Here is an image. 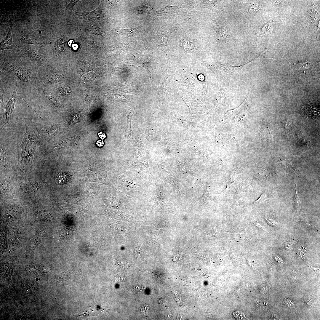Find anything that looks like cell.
I'll use <instances>...</instances> for the list:
<instances>
[{"instance_id": "cell-3", "label": "cell", "mask_w": 320, "mask_h": 320, "mask_svg": "<svg viewBox=\"0 0 320 320\" xmlns=\"http://www.w3.org/2000/svg\"><path fill=\"white\" fill-rule=\"evenodd\" d=\"M17 90L16 88H14L12 94L7 102L1 121V130L7 129L13 124V112L15 103L18 97H20L17 95Z\"/></svg>"}, {"instance_id": "cell-21", "label": "cell", "mask_w": 320, "mask_h": 320, "mask_svg": "<svg viewBox=\"0 0 320 320\" xmlns=\"http://www.w3.org/2000/svg\"><path fill=\"white\" fill-rule=\"evenodd\" d=\"M285 304H287L288 306H293L294 307L295 304L293 302L291 301V300L285 298Z\"/></svg>"}, {"instance_id": "cell-16", "label": "cell", "mask_w": 320, "mask_h": 320, "mask_svg": "<svg viewBox=\"0 0 320 320\" xmlns=\"http://www.w3.org/2000/svg\"><path fill=\"white\" fill-rule=\"evenodd\" d=\"M78 1V0L71 1L65 9L64 11L65 12L67 11L68 12L71 13L73 10L74 6Z\"/></svg>"}, {"instance_id": "cell-23", "label": "cell", "mask_w": 320, "mask_h": 320, "mask_svg": "<svg viewBox=\"0 0 320 320\" xmlns=\"http://www.w3.org/2000/svg\"><path fill=\"white\" fill-rule=\"evenodd\" d=\"M162 36L163 37V41L165 43H166L167 42V34L166 32L164 33Z\"/></svg>"}, {"instance_id": "cell-5", "label": "cell", "mask_w": 320, "mask_h": 320, "mask_svg": "<svg viewBox=\"0 0 320 320\" xmlns=\"http://www.w3.org/2000/svg\"><path fill=\"white\" fill-rule=\"evenodd\" d=\"M102 6L101 4L98 8L93 11L90 12H76V15L82 19L91 21L100 20L102 17L101 12Z\"/></svg>"}, {"instance_id": "cell-4", "label": "cell", "mask_w": 320, "mask_h": 320, "mask_svg": "<svg viewBox=\"0 0 320 320\" xmlns=\"http://www.w3.org/2000/svg\"><path fill=\"white\" fill-rule=\"evenodd\" d=\"M10 25L7 36L1 41L0 50L7 49L17 50L18 48L13 42L12 38V31L13 26V21L10 17Z\"/></svg>"}, {"instance_id": "cell-7", "label": "cell", "mask_w": 320, "mask_h": 320, "mask_svg": "<svg viewBox=\"0 0 320 320\" xmlns=\"http://www.w3.org/2000/svg\"><path fill=\"white\" fill-rule=\"evenodd\" d=\"M65 77L64 75L60 73H50L44 78L45 83L47 84H53L60 81Z\"/></svg>"}, {"instance_id": "cell-22", "label": "cell", "mask_w": 320, "mask_h": 320, "mask_svg": "<svg viewBox=\"0 0 320 320\" xmlns=\"http://www.w3.org/2000/svg\"><path fill=\"white\" fill-rule=\"evenodd\" d=\"M290 120H286L284 122V124L283 126L284 127H286L287 128H288V127H290L291 124V122Z\"/></svg>"}, {"instance_id": "cell-26", "label": "cell", "mask_w": 320, "mask_h": 320, "mask_svg": "<svg viewBox=\"0 0 320 320\" xmlns=\"http://www.w3.org/2000/svg\"><path fill=\"white\" fill-rule=\"evenodd\" d=\"M254 223L256 225V226H257L258 227L261 228H263L262 227V226H261V225H260L258 223L256 222Z\"/></svg>"}, {"instance_id": "cell-14", "label": "cell", "mask_w": 320, "mask_h": 320, "mask_svg": "<svg viewBox=\"0 0 320 320\" xmlns=\"http://www.w3.org/2000/svg\"><path fill=\"white\" fill-rule=\"evenodd\" d=\"M65 40L63 37H62L56 43L55 46V50L58 53L62 52L64 50Z\"/></svg>"}, {"instance_id": "cell-19", "label": "cell", "mask_w": 320, "mask_h": 320, "mask_svg": "<svg viewBox=\"0 0 320 320\" xmlns=\"http://www.w3.org/2000/svg\"><path fill=\"white\" fill-rule=\"evenodd\" d=\"M236 312H235L234 313H233V315L237 318L239 319L240 316L241 319H244L245 318L244 314L243 312L240 311Z\"/></svg>"}, {"instance_id": "cell-18", "label": "cell", "mask_w": 320, "mask_h": 320, "mask_svg": "<svg viewBox=\"0 0 320 320\" xmlns=\"http://www.w3.org/2000/svg\"><path fill=\"white\" fill-rule=\"evenodd\" d=\"M260 7L254 4H252L249 7V11L250 13H254L259 9Z\"/></svg>"}, {"instance_id": "cell-24", "label": "cell", "mask_w": 320, "mask_h": 320, "mask_svg": "<svg viewBox=\"0 0 320 320\" xmlns=\"http://www.w3.org/2000/svg\"><path fill=\"white\" fill-rule=\"evenodd\" d=\"M98 135L102 140H103L106 136L105 134L102 132L98 133Z\"/></svg>"}, {"instance_id": "cell-2", "label": "cell", "mask_w": 320, "mask_h": 320, "mask_svg": "<svg viewBox=\"0 0 320 320\" xmlns=\"http://www.w3.org/2000/svg\"><path fill=\"white\" fill-rule=\"evenodd\" d=\"M1 68L15 75L21 81L24 83L30 82L32 79L31 71L29 68L17 65L6 60L3 62Z\"/></svg>"}, {"instance_id": "cell-6", "label": "cell", "mask_w": 320, "mask_h": 320, "mask_svg": "<svg viewBox=\"0 0 320 320\" xmlns=\"http://www.w3.org/2000/svg\"><path fill=\"white\" fill-rule=\"evenodd\" d=\"M25 54L31 60L37 62H42L45 59L44 55L39 50L34 49H30L25 52Z\"/></svg>"}, {"instance_id": "cell-10", "label": "cell", "mask_w": 320, "mask_h": 320, "mask_svg": "<svg viewBox=\"0 0 320 320\" xmlns=\"http://www.w3.org/2000/svg\"><path fill=\"white\" fill-rule=\"evenodd\" d=\"M181 43V46L184 49L187 50L192 49V48L195 47L196 45V43L194 40L188 38L182 40Z\"/></svg>"}, {"instance_id": "cell-20", "label": "cell", "mask_w": 320, "mask_h": 320, "mask_svg": "<svg viewBox=\"0 0 320 320\" xmlns=\"http://www.w3.org/2000/svg\"><path fill=\"white\" fill-rule=\"evenodd\" d=\"M4 93H2L1 92H0V107L1 111H2L3 110V108L5 107L4 104V103L3 100V96Z\"/></svg>"}, {"instance_id": "cell-8", "label": "cell", "mask_w": 320, "mask_h": 320, "mask_svg": "<svg viewBox=\"0 0 320 320\" xmlns=\"http://www.w3.org/2000/svg\"><path fill=\"white\" fill-rule=\"evenodd\" d=\"M43 93L46 101H47L49 104L55 107H60V102L53 94L48 92L44 90H43Z\"/></svg>"}, {"instance_id": "cell-25", "label": "cell", "mask_w": 320, "mask_h": 320, "mask_svg": "<svg viewBox=\"0 0 320 320\" xmlns=\"http://www.w3.org/2000/svg\"><path fill=\"white\" fill-rule=\"evenodd\" d=\"M96 144L98 146L102 147L103 145L104 142L102 140H100L97 142Z\"/></svg>"}, {"instance_id": "cell-15", "label": "cell", "mask_w": 320, "mask_h": 320, "mask_svg": "<svg viewBox=\"0 0 320 320\" xmlns=\"http://www.w3.org/2000/svg\"><path fill=\"white\" fill-rule=\"evenodd\" d=\"M22 40L28 44H34L37 43L36 38L32 35H25L22 37Z\"/></svg>"}, {"instance_id": "cell-11", "label": "cell", "mask_w": 320, "mask_h": 320, "mask_svg": "<svg viewBox=\"0 0 320 320\" xmlns=\"http://www.w3.org/2000/svg\"><path fill=\"white\" fill-rule=\"evenodd\" d=\"M296 184L295 187L293 198V208L296 212L299 211L301 209V203L297 195L296 191Z\"/></svg>"}, {"instance_id": "cell-17", "label": "cell", "mask_w": 320, "mask_h": 320, "mask_svg": "<svg viewBox=\"0 0 320 320\" xmlns=\"http://www.w3.org/2000/svg\"><path fill=\"white\" fill-rule=\"evenodd\" d=\"M268 199L269 197L268 195L265 193H263L262 195L259 199L256 201L255 202L258 204H260Z\"/></svg>"}, {"instance_id": "cell-13", "label": "cell", "mask_w": 320, "mask_h": 320, "mask_svg": "<svg viewBox=\"0 0 320 320\" xmlns=\"http://www.w3.org/2000/svg\"><path fill=\"white\" fill-rule=\"evenodd\" d=\"M58 95L60 96L68 95L70 93V89L67 86L63 85L59 87L57 89Z\"/></svg>"}, {"instance_id": "cell-9", "label": "cell", "mask_w": 320, "mask_h": 320, "mask_svg": "<svg viewBox=\"0 0 320 320\" xmlns=\"http://www.w3.org/2000/svg\"><path fill=\"white\" fill-rule=\"evenodd\" d=\"M127 116V121L125 132L126 137H130L131 136V124L132 118L134 112L127 111L126 113Z\"/></svg>"}, {"instance_id": "cell-12", "label": "cell", "mask_w": 320, "mask_h": 320, "mask_svg": "<svg viewBox=\"0 0 320 320\" xmlns=\"http://www.w3.org/2000/svg\"><path fill=\"white\" fill-rule=\"evenodd\" d=\"M140 26L127 29H119L118 31V33L123 36H130L135 34L137 32Z\"/></svg>"}, {"instance_id": "cell-1", "label": "cell", "mask_w": 320, "mask_h": 320, "mask_svg": "<svg viewBox=\"0 0 320 320\" xmlns=\"http://www.w3.org/2000/svg\"><path fill=\"white\" fill-rule=\"evenodd\" d=\"M25 132L18 146V167L22 175L32 172V163L36 148L40 144V132L44 126L32 121L25 123Z\"/></svg>"}]
</instances>
